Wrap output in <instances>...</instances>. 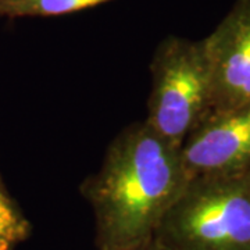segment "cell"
Here are the masks:
<instances>
[{"label":"cell","instance_id":"4","mask_svg":"<svg viewBox=\"0 0 250 250\" xmlns=\"http://www.w3.org/2000/svg\"><path fill=\"white\" fill-rule=\"evenodd\" d=\"M188 177L228 175L250 170V103L211 111L181 145Z\"/></svg>","mask_w":250,"mask_h":250},{"label":"cell","instance_id":"3","mask_svg":"<svg viewBox=\"0 0 250 250\" xmlns=\"http://www.w3.org/2000/svg\"><path fill=\"white\" fill-rule=\"evenodd\" d=\"M152 90L145 123L175 146L213 111L211 77L203 41L167 36L150 62Z\"/></svg>","mask_w":250,"mask_h":250},{"label":"cell","instance_id":"8","mask_svg":"<svg viewBox=\"0 0 250 250\" xmlns=\"http://www.w3.org/2000/svg\"><path fill=\"white\" fill-rule=\"evenodd\" d=\"M128 250H168L166 246H163L160 242H157L156 239H152V241L146 242L143 245H139V246H135L132 249Z\"/></svg>","mask_w":250,"mask_h":250},{"label":"cell","instance_id":"1","mask_svg":"<svg viewBox=\"0 0 250 250\" xmlns=\"http://www.w3.org/2000/svg\"><path fill=\"white\" fill-rule=\"evenodd\" d=\"M179 149L145 121L110 142L99 170L80 187L95 215L99 250H128L154 238L190 179Z\"/></svg>","mask_w":250,"mask_h":250},{"label":"cell","instance_id":"5","mask_svg":"<svg viewBox=\"0 0 250 250\" xmlns=\"http://www.w3.org/2000/svg\"><path fill=\"white\" fill-rule=\"evenodd\" d=\"M203 41L213 111L250 103V0H236Z\"/></svg>","mask_w":250,"mask_h":250},{"label":"cell","instance_id":"2","mask_svg":"<svg viewBox=\"0 0 250 250\" xmlns=\"http://www.w3.org/2000/svg\"><path fill=\"white\" fill-rule=\"evenodd\" d=\"M153 239L168 250H250V170L189 179Z\"/></svg>","mask_w":250,"mask_h":250},{"label":"cell","instance_id":"6","mask_svg":"<svg viewBox=\"0 0 250 250\" xmlns=\"http://www.w3.org/2000/svg\"><path fill=\"white\" fill-rule=\"evenodd\" d=\"M114 0H0V17L52 18L95 9Z\"/></svg>","mask_w":250,"mask_h":250},{"label":"cell","instance_id":"7","mask_svg":"<svg viewBox=\"0 0 250 250\" xmlns=\"http://www.w3.org/2000/svg\"><path fill=\"white\" fill-rule=\"evenodd\" d=\"M31 232L32 225L11 197L0 175V250H16Z\"/></svg>","mask_w":250,"mask_h":250}]
</instances>
